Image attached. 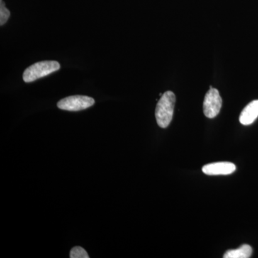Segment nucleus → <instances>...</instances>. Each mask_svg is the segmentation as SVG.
I'll list each match as a JSON object with an SVG mask.
<instances>
[{
    "label": "nucleus",
    "instance_id": "20e7f679",
    "mask_svg": "<svg viewBox=\"0 0 258 258\" xmlns=\"http://www.w3.org/2000/svg\"><path fill=\"white\" fill-rule=\"evenodd\" d=\"M222 99L218 90L210 88L204 101L203 108L205 116L209 118L216 117L221 110Z\"/></svg>",
    "mask_w": 258,
    "mask_h": 258
},
{
    "label": "nucleus",
    "instance_id": "7ed1b4c3",
    "mask_svg": "<svg viewBox=\"0 0 258 258\" xmlns=\"http://www.w3.org/2000/svg\"><path fill=\"white\" fill-rule=\"evenodd\" d=\"M95 104L93 98L86 96H72L60 100L57 103L58 108L64 111H79L87 109Z\"/></svg>",
    "mask_w": 258,
    "mask_h": 258
},
{
    "label": "nucleus",
    "instance_id": "6e6552de",
    "mask_svg": "<svg viewBox=\"0 0 258 258\" xmlns=\"http://www.w3.org/2000/svg\"><path fill=\"white\" fill-rule=\"evenodd\" d=\"M10 16L9 10L7 9L3 0H0V25L3 26L8 22Z\"/></svg>",
    "mask_w": 258,
    "mask_h": 258
},
{
    "label": "nucleus",
    "instance_id": "0eeeda50",
    "mask_svg": "<svg viewBox=\"0 0 258 258\" xmlns=\"http://www.w3.org/2000/svg\"><path fill=\"white\" fill-rule=\"evenodd\" d=\"M252 253V249L248 244H243L236 249L227 250L224 254V258H249Z\"/></svg>",
    "mask_w": 258,
    "mask_h": 258
},
{
    "label": "nucleus",
    "instance_id": "39448f33",
    "mask_svg": "<svg viewBox=\"0 0 258 258\" xmlns=\"http://www.w3.org/2000/svg\"><path fill=\"white\" fill-rule=\"evenodd\" d=\"M236 170V166L233 163L216 162L208 164L203 167V173L207 175H228Z\"/></svg>",
    "mask_w": 258,
    "mask_h": 258
},
{
    "label": "nucleus",
    "instance_id": "1a4fd4ad",
    "mask_svg": "<svg viewBox=\"0 0 258 258\" xmlns=\"http://www.w3.org/2000/svg\"><path fill=\"white\" fill-rule=\"evenodd\" d=\"M70 257L71 258H89V255L86 250L83 247H75L71 249L70 252Z\"/></svg>",
    "mask_w": 258,
    "mask_h": 258
},
{
    "label": "nucleus",
    "instance_id": "423d86ee",
    "mask_svg": "<svg viewBox=\"0 0 258 258\" xmlns=\"http://www.w3.org/2000/svg\"><path fill=\"white\" fill-rule=\"evenodd\" d=\"M258 117V100L249 103L242 110L240 115V122L242 125H248L257 119Z\"/></svg>",
    "mask_w": 258,
    "mask_h": 258
},
{
    "label": "nucleus",
    "instance_id": "f257e3e1",
    "mask_svg": "<svg viewBox=\"0 0 258 258\" xmlns=\"http://www.w3.org/2000/svg\"><path fill=\"white\" fill-rule=\"evenodd\" d=\"M176 96L171 91H166L158 102L155 115L158 125L165 128L170 124L174 114Z\"/></svg>",
    "mask_w": 258,
    "mask_h": 258
},
{
    "label": "nucleus",
    "instance_id": "f03ea898",
    "mask_svg": "<svg viewBox=\"0 0 258 258\" xmlns=\"http://www.w3.org/2000/svg\"><path fill=\"white\" fill-rule=\"evenodd\" d=\"M60 69V64L55 60H44L32 64L23 73V79L25 83H31L45 77Z\"/></svg>",
    "mask_w": 258,
    "mask_h": 258
}]
</instances>
